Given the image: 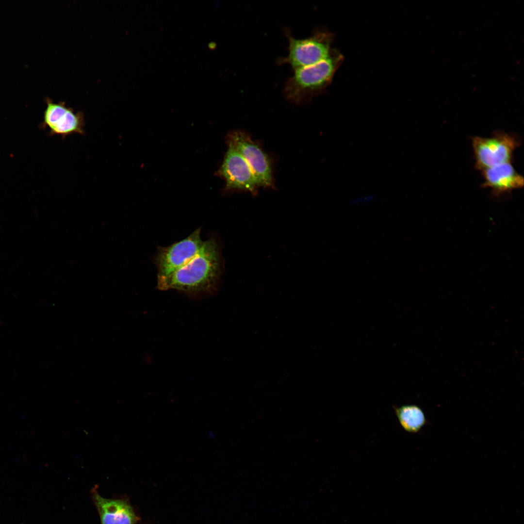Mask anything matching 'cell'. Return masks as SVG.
<instances>
[{
  "instance_id": "4",
  "label": "cell",
  "mask_w": 524,
  "mask_h": 524,
  "mask_svg": "<svg viewBox=\"0 0 524 524\" xmlns=\"http://www.w3.org/2000/svg\"><path fill=\"white\" fill-rule=\"evenodd\" d=\"M472 140L475 167L480 171L511 162L513 152L520 145L515 136L502 131L489 137L475 136Z\"/></svg>"
},
{
  "instance_id": "7",
  "label": "cell",
  "mask_w": 524,
  "mask_h": 524,
  "mask_svg": "<svg viewBox=\"0 0 524 524\" xmlns=\"http://www.w3.org/2000/svg\"><path fill=\"white\" fill-rule=\"evenodd\" d=\"M228 149L217 174L225 181L229 191L248 192L253 195L259 187L250 166L241 154L232 146Z\"/></svg>"
},
{
  "instance_id": "9",
  "label": "cell",
  "mask_w": 524,
  "mask_h": 524,
  "mask_svg": "<svg viewBox=\"0 0 524 524\" xmlns=\"http://www.w3.org/2000/svg\"><path fill=\"white\" fill-rule=\"evenodd\" d=\"M482 187L490 188L494 195L519 189L524 186V178L514 169L511 162L499 164L482 171Z\"/></svg>"
},
{
  "instance_id": "6",
  "label": "cell",
  "mask_w": 524,
  "mask_h": 524,
  "mask_svg": "<svg viewBox=\"0 0 524 524\" xmlns=\"http://www.w3.org/2000/svg\"><path fill=\"white\" fill-rule=\"evenodd\" d=\"M200 229L185 239L166 247H159L155 258L157 278L166 276L192 259L201 248L204 241Z\"/></svg>"
},
{
  "instance_id": "2",
  "label": "cell",
  "mask_w": 524,
  "mask_h": 524,
  "mask_svg": "<svg viewBox=\"0 0 524 524\" xmlns=\"http://www.w3.org/2000/svg\"><path fill=\"white\" fill-rule=\"evenodd\" d=\"M343 60L342 54L332 49L324 60L294 70L293 74L284 84V97L297 104L310 102L314 97L322 93L330 84Z\"/></svg>"
},
{
  "instance_id": "5",
  "label": "cell",
  "mask_w": 524,
  "mask_h": 524,
  "mask_svg": "<svg viewBox=\"0 0 524 524\" xmlns=\"http://www.w3.org/2000/svg\"><path fill=\"white\" fill-rule=\"evenodd\" d=\"M227 144L234 147L243 157L251 169L259 187L271 188L274 182L271 159L260 146L247 133L236 131L229 133Z\"/></svg>"
},
{
  "instance_id": "1",
  "label": "cell",
  "mask_w": 524,
  "mask_h": 524,
  "mask_svg": "<svg viewBox=\"0 0 524 524\" xmlns=\"http://www.w3.org/2000/svg\"><path fill=\"white\" fill-rule=\"evenodd\" d=\"M221 268L218 245L210 239L204 241L196 255L182 266L166 276L157 278V287L189 294L210 292L215 287Z\"/></svg>"
},
{
  "instance_id": "12",
  "label": "cell",
  "mask_w": 524,
  "mask_h": 524,
  "mask_svg": "<svg viewBox=\"0 0 524 524\" xmlns=\"http://www.w3.org/2000/svg\"><path fill=\"white\" fill-rule=\"evenodd\" d=\"M216 43L214 42H210L208 44V47L210 49H214L216 47Z\"/></svg>"
},
{
  "instance_id": "10",
  "label": "cell",
  "mask_w": 524,
  "mask_h": 524,
  "mask_svg": "<svg viewBox=\"0 0 524 524\" xmlns=\"http://www.w3.org/2000/svg\"><path fill=\"white\" fill-rule=\"evenodd\" d=\"M94 501L102 524H134L136 517L131 506L121 500L103 498L98 493Z\"/></svg>"
},
{
  "instance_id": "3",
  "label": "cell",
  "mask_w": 524,
  "mask_h": 524,
  "mask_svg": "<svg viewBox=\"0 0 524 524\" xmlns=\"http://www.w3.org/2000/svg\"><path fill=\"white\" fill-rule=\"evenodd\" d=\"M288 40V54L277 59L280 66L287 64L292 70L312 65L326 59L330 54L334 35L322 29H316L308 37H295L290 29L284 31Z\"/></svg>"
},
{
  "instance_id": "8",
  "label": "cell",
  "mask_w": 524,
  "mask_h": 524,
  "mask_svg": "<svg viewBox=\"0 0 524 524\" xmlns=\"http://www.w3.org/2000/svg\"><path fill=\"white\" fill-rule=\"evenodd\" d=\"M42 127L47 128L51 135L66 137L69 135L84 133L85 120L82 112H75L65 102L46 99Z\"/></svg>"
},
{
  "instance_id": "11",
  "label": "cell",
  "mask_w": 524,
  "mask_h": 524,
  "mask_svg": "<svg viewBox=\"0 0 524 524\" xmlns=\"http://www.w3.org/2000/svg\"><path fill=\"white\" fill-rule=\"evenodd\" d=\"M394 411L401 426L408 432H417L426 423L423 411L416 405H403L394 408Z\"/></svg>"
}]
</instances>
